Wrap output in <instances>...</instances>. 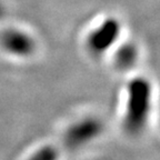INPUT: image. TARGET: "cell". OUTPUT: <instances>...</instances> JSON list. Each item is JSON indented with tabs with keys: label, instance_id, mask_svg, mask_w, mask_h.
I'll list each match as a JSON object with an SVG mask.
<instances>
[{
	"label": "cell",
	"instance_id": "cell-1",
	"mask_svg": "<svg viewBox=\"0 0 160 160\" xmlns=\"http://www.w3.org/2000/svg\"><path fill=\"white\" fill-rule=\"evenodd\" d=\"M152 83L143 76H136L126 86L122 127L129 135H140L148 127L152 111Z\"/></svg>",
	"mask_w": 160,
	"mask_h": 160
},
{
	"label": "cell",
	"instance_id": "cell-2",
	"mask_svg": "<svg viewBox=\"0 0 160 160\" xmlns=\"http://www.w3.org/2000/svg\"><path fill=\"white\" fill-rule=\"evenodd\" d=\"M103 132V123L95 116H86L71 122L63 133V141L71 149H79L96 141Z\"/></svg>",
	"mask_w": 160,
	"mask_h": 160
},
{
	"label": "cell",
	"instance_id": "cell-3",
	"mask_svg": "<svg viewBox=\"0 0 160 160\" xmlns=\"http://www.w3.org/2000/svg\"><path fill=\"white\" fill-rule=\"evenodd\" d=\"M121 25L116 18H107L96 26L86 38V47L92 56L100 57L116 47Z\"/></svg>",
	"mask_w": 160,
	"mask_h": 160
},
{
	"label": "cell",
	"instance_id": "cell-4",
	"mask_svg": "<svg viewBox=\"0 0 160 160\" xmlns=\"http://www.w3.org/2000/svg\"><path fill=\"white\" fill-rule=\"evenodd\" d=\"M0 47L11 57L26 59L35 53L36 41L25 30L9 28L0 35Z\"/></svg>",
	"mask_w": 160,
	"mask_h": 160
},
{
	"label": "cell",
	"instance_id": "cell-5",
	"mask_svg": "<svg viewBox=\"0 0 160 160\" xmlns=\"http://www.w3.org/2000/svg\"><path fill=\"white\" fill-rule=\"evenodd\" d=\"M138 57H139V51L137 46L131 42H126L116 48L113 60L118 69L126 70L136 65Z\"/></svg>",
	"mask_w": 160,
	"mask_h": 160
},
{
	"label": "cell",
	"instance_id": "cell-6",
	"mask_svg": "<svg viewBox=\"0 0 160 160\" xmlns=\"http://www.w3.org/2000/svg\"><path fill=\"white\" fill-rule=\"evenodd\" d=\"M25 160H59V150L52 145H42L28 155Z\"/></svg>",
	"mask_w": 160,
	"mask_h": 160
},
{
	"label": "cell",
	"instance_id": "cell-7",
	"mask_svg": "<svg viewBox=\"0 0 160 160\" xmlns=\"http://www.w3.org/2000/svg\"><path fill=\"white\" fill-rule=\"evenodd\" d=\"M3 15H5V8H3V6H2V3L0 2V20L2 19V17H3Z\"/></svg>",
	"mask_w": 160,
	"mask_h": 160
}]
</instances>
